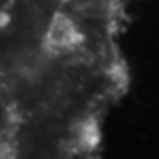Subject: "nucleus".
Instances as JSON below:
<instances>
[{"instance_id":"obj_2","label":"nucleus","mask_w":159,"mask_h":159,"mask_svg":"<svg viewBox=\"0 0 159 159\" xmlns=\"http://www.w3.org/2000/svg\"><path fill=\"white\" fill-rule=\"evenodd\" d=\"M14 120H16V115H14V110L11 108V104H9V99L0 94V143L4 142V138L12 131Z\"/></svg>"},{"instance_id":"obj_1","label":"nucleus","mask_w":159,"mask_h":159,"mask_svg":"<svg viewBox=\"0 0 159 159\" xmlns=\"http://www.w3.org/2000/svg\"><path fill=\"white\" fill-rule=\"evenodd\" d=\"M80 39H81L80 25L71 16L64 14V12H57L51 18L44 35L48 48H51L53 51L73 50L80 44Z\"/></svg>"}]
</instances>
